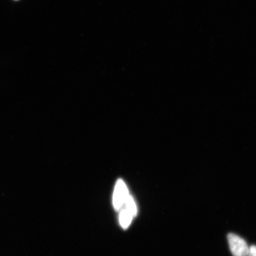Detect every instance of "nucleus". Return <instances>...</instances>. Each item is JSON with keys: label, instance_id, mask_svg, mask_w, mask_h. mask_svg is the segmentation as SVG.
Here are the masks:
<instances>
[{"label": "nucleus", "instance_id": "obj_4", "mask_svg": "<svg viewBox=\"0 0 256 256\" xmlns=\"http://www.w3.org/2000/svg\"><path fill=\"white\" fill-rule=\"evenodd\" d=\"M124 204H126V209L129 210L131 214H132V215L134 216H135L136 215V206L135 202H134L132 196H130V195H128L127 199Z\"/></svg>", "mask_w": 256, "mask_h": 256}, {"label": "nucleus", "instance_id": "obj_3", "mask_svg": "<svg viewBox=\"0 0 256 256\" xmlns=\"http://www.w3.org/2000/svg\"><path fill=\"white\" fill-rule=\"evenodd\" d=\"M133 217L134 216L132 215V214L126 208H124V209L122 210L120 214V223L122 226L124 228H128L130 225L131 222H132Z\"/></svg>", "mask_w": 256, "mask_h": 256}, {"label": "nucleus", "instance_id": "obj_5", "mask_svg": "<svg viewBox=\"0 0 256 256\" xmlns=\"http://www.w3.org/2000/svg\"><path fill=\"white\" fill-rule=\"evenodd\" d=\"M247 256H256V246H252L249 247Z\"/></svg>", "mask_w": 256, "mask_h": 256}, {"label": "nucleus", "instance_id": "obj_2", "mask_svg": "<svg viewBox=\"0 0 256 256\" xmlns=\"http://www.w3.org/2000/svg\"><path fill=\"white\" fill-rule=\"evenodd\" d=\"M128 190L123 180H118L115 186L114 194V206L119 210L124 204L128 196Z\"/></svg>", "mask_w": 256, "mask_h": 256}, {"label": "nucleus", "instance_id": "obj_1", "mask_svg": "<svg viewBox=\"0 0 256 256\" xmlns=\"http://www.w3.org/2000/svg\"><path fill=\"white\" fill-rule=\"evenodd\" d=\"M228 244L230 250L233 256H247L249 246L247 242L234 234L230 233L228 235Z\"/></svg>", "mask_w": 256, "mask_h": 256}]
</instances>
